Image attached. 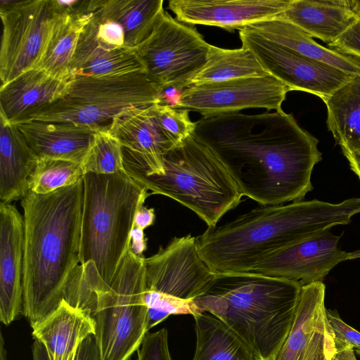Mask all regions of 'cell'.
<instances>
[{
	"mask_svg": "<svg viewBox=\"0 0 360 360\" xmlns=\"http://www.w3.org/2000/svg\"><path fill=\"white\" fill-rule=\"evenodd\" d=\"M193 136L220 161L242 195L262 205L303 200L322 160L318 139L283 110L202 117Z\"/></svg>",
	"mask_w": 360,
	"mask_h": 360,
	"instance_id": "obj_1",
	"label": "cell"
},
{
	"mask_svg": "<svg viewBox=\"0 0 360 360\" xmlns=\"http://www.w3.org/2000/svg\"><path fill=\"white\" fill-rule=\"evenodd\" d=\"M83 178L47 194L32 191L21 200L24 219L23 304L31 327L64 300L79 264Z\"/></svg>",
	"mask_w": 360,
	"mask_h": 360,
	"instance_id": "obj_2",
	"label": "cell"
},
{
	"mask_svg": "<svg viewBox=\"0 0 360 360\" xmlns=\"http://www.w3.org/2000/svg\"><path fill=\"white\" fill-rule=\"evenodd\" d=\"M360 213V197L262 205L196 237L198 255L214 273L250 272L271 255Z\"/></svg>",
	"mask_w": 360,
	"mask_h": 360,
	"instance_id": "obj_3",
	"label": "cell"
},
{
	"mask_svg": "<svg viewBox=\"0 0 360 360\" xmlns=\"http://www.w3.org/2000/svg\"><path fill=\"white\" fill-rule=\"evenodd\" d=\"M298 281L255 272L214 273L193 300L233 330L255 360H276L293 324L302 287Z\"/></svg>",
	"mask_w": 360,
	"mask_h": 360,
	"instance_id": "obj_4",
	"label": "cell"
},
{
	"mask_svg": "<svg viewBox=\"0 0 360 360\" xmlns=\"http://www.w3.org/2000/svg\"><path fill=\"white\" fill-rule=\"evenodd\" d=\"M83 184L79 265L108 285L130 249L136 212L150 193L127 172L86 173Z\"/></svg>",
	"mask_w": 360,
	"mask_h": 360,
	"instance_id": "obj_5",
	"label": "cell"
},
{
	"mask_svg": "<svg viewBox=\"0 0 360 360\" xmlns=\"http://www.w3.org/2000/svg\"><path fill=\"white\" fill-rule=\"evenodd\" d=\"M164 174L146 175L124 167L127 173L150 194L169 197L189 208L208 227L240 202L236 182L212 153L193 135L164 158Z\"/></svg>",
	"mask_w": 360,
	"mask_h": 360,
	"instance_id": "obj_6",
	"label": "cell"
},
{
	"mask_svg": "<svg viewBox=\"0 0 360 360\" xmlns=\"http://www.w3.org/2000/svg\"><path fill=\"white\" fill-rule=\"evenodd\" d=\"M145 274V257L130 247L110 284L99 277L81 281L101 360H130L148 331Z\"/></svg>",
	"mask_w": 360,
	"mask_h": 360,
	"instance_id": "obj_7",
	"label": "cell"
},
{
	"mask_svg": "<svg viewBox=\"0 0 360 360\" xmlns=\"http://www.w3.org/2000/svg\"><path fill=\"white\" fill-rule=\"evenodd\" d=\"M161 93L145 71L105 77L74 75L62 97L24 122H70L108 129L114 118L124 112L159 103Z\"/></svg>",
	"mask_w": 360,
	"mask_h": 360,
	"instance_id": "obj_8",
	"label": "cell"
},
{
	"mask_svg": "<svg viewBox=\"0 0 360 360\" xmlns=\"http://www.w3.org/2000/svg\"><path fill=\"white\" fill-rule=\"evenodd\" d=\"M145 269L148 331L169 315H194L193 300L214 275L198 255L196 238L190 234L173 238L145 258Z\"/></svg>",
	"mask_w": 360,
	"mask_h": 360,
	"instance_id": "obj_9",
	"label": "cell"
},
{
	"mask_svg": "<svg viewBox=\"0 0 360 360\" xmlns=\"http://www.w3.org/2000/svg\"><path fill=\"white\" fill-rule=\"evenodd\" d=\"M210 44L193 27L163 11L150 34L135 47L148 79L162 91H182L205 65Z\"/></svg>",
	"mask_w": 360,
	"mask_h": 360,
	"instance_id": "obj_10",
	"label": "cell"
},
{
	"mask_svg": "<svg viewBox=\"0 0 360 360\" xmlns=\"http://www.w3.org/2000/svg\"><path fill=\"white\" fill-rule=\"evenodd\" d=\"M1 85L37 68L53 26L51 0L0 1Z\"/></svg>",
	"mask_w": 360,
	"mask_h": 360,
	"instance_id": "obj_11",
	"label": "cell"
},
{
	"mask_svg": "<svg viewBox=\"0 0 360 360\" xmlns=\"http://www.w3.org/2000/svg\"><path fill=\"white\" fill-rule=\"evenodd\" d=\"M291 89L271 75L261 77L192 84L181 93L174 108L203 117L238 112L246 108L281 110Z\"/></svg>",
	"mask_w": 360,
	"mask_h": 360,
	"instance_id": "obj_12",
	"label": "cell"
},
{
	"mask_svg": "<svg viewBox=\"0 0 360 360\" xmlns=\"http://www.w3.org/2000/svg\"><path fill=\"white\" fill-rule=\"evenodd\" d=\"M242 46L250 49L264 69L291 91L312 94L321 99L353 77L324 63L307 58L241 28Z\"/></svg>",
	"mask_w": 360,
	"mask_h": 360,
	"instance_id": "obj_13",
	"label": "cell"
},
{
	"mask_svg": "<svg viewBox=\"0 0 360 360\" xmlns=\"http://www.w3.org/2000/svg\"><path fill=\"white\" fill-rule=\"evenodd\" d=\"M325 296L323 281L302 285L293 324L276 360H334L336 347Z\"/></svg>",
	"mask_w": 360,
	"mask_h": 360,
	"instance_id": "obj_14",
	"label": "cell"
},
{
	"mask_svg": "<svg viewBox=\"0 0 360 360\" xmlns=\"http://www.w3.org/2000/svg\"><path fill=\"white\" fill-rule=\"evenodd\" d=\"M153 105L124 112L114 118L108 131L123 147L124 167L162 175L165 155L179 143L159 125Z\"/></svg>",
	"mask_w": 360,
	"mask_h": 360,
	"instance_id": "obj_15",
	"label": "cell"
},
{
	"mask_svg": "<svg viewBox=\"0 0 360 360\" xmlns=\"http://www.w3.org/2000/svg\"><path fill=\"white\" fill-rule=\"evenodd\" d=\"M326 229L271 255L252 272L289 279L303 285L323 281L347 253L338 247L340 236Z\"/></svg>",
	"mask_w": 360,
	"mask_h": 360,
	"instance_id": "obj_16",
	"label": "cell"
},
{
	"mask_svg": "<svg viewBox=\"0 0 360 360\" xmlns=\"http://www.w3.org/2000/svg\"><path fill=\"white\" fill-rule=\"evenodd\" d=\"M292 0H170L169 8L179 22L189 25L241 29L276 18Z\"/></svg>",
	"mask_w": 360,
	"mask_h": 360,
	"instance_id": "obj_17",
	"label": "cell"
},
{
	"mask_svg": "<svg viewBox=\"0 0 360 360\" xmlns=\"http://www.w3.org/2000/svg\"><path fill=\"white\" fill-rule=\"evenodd\" d=\"M24 234L23 216L0 202V321L6 326L22 311Z\"/></svg>",
	"mask_w": 360,
	"mask_h": 360,
	"instance_id": "obj_18",
	"label": "cell"
},
{
	"mask_svg": "<svg viewBox=\"0 0 360 360\" xmlns=\"http://www.w3.org/2000/svg\"><path fill=\"white\" fill-rule=\"evenodd\" d=\"M37 158H52L81 163L96 129L70 122L31 120L15 124Z\"/></svg>",
	"mask_w": 360,
	"mask_h": 360,
	"instance_id": "obj_19",
	"label": "cell"
},
{
	"mask_svg": "<svg viewBox=\"0 0 360 360\" xmlns=\"http://www.w3.org/2000/svg\"><path fill=\"white\" fill-rule=\"evenodd\" d=\"M360 16V0H292L276 16L330 44Z\"/></svg>",
	"mask_w": 360,
	"mask_h": 360,
	"instance_id": "obj_20",
	"label": "cell"
},
{
	"mask_svg": "<svg viewBox=\"0 0 360 360\" xmlns=\"http://www.w3.org/2000/svg\"><path fill=\"white\" fill-rule=\"evenodd\" d=\"M69 80L57 79L40 68L30 70L0 87V115L16 124L34 111L62 97Z\"/></svg>",
	"mask_w": 360,
	"mask_h": 360,
	"instance_id": "obj_21",
	"label": "cell"
},
{
	"mask_svg": "<svg viewBox=\"0 0 360 360\" xmlns=\"http://www.w3.org/2000/svg\"><path fill=\"white\" fill-rule=\"evenodd\" d=\"M32 328L34 340L43 345L50 360H75L82 342L95 334L91 316L65 300Z\"/></svg>",
	"mask_w": 360,
	"mask_h": 360,
	"instance_id": "obj_22",
	"label": "cell"
},
{
	"mask_svg": "<svg viewBox=\"0 0 360 360\" xmlns=\"http://www.w3.org/2000/svg\"><path fill=\"white\" fill-rule=\"evenodd\" d=\"M268 41L347 75H360V59L324 47L292 23L277 17L245 26Z\"/></svg>",
	"mask_w": 360,
	"mask_h": 360,
	"instance_id": "obj_23",
	"label": "cell"
},
{
	"mask_svg": "<svg viewBox=\"0 0 360 360\" xmlns=\"http://www.w3.org/2000/svg\"><path fill=\"white\" fill-rule=\"evenodd\" d=\"M137 71H144V68L135 48L112 49L103 45L91 18L80 34L70 65V77L112 76Z\"/></svg>",
	"mask_w": 360,
	"mask_h": 360,
	"instance_id": "obj_24",
	"label": "cell"
},
{
	"mask_svg": "<svg viewBox=\"0 0 360 360\" xmlns=\"http://www.w3.org/2000/svg\"><path fill=\"white\" fill-rule=\"evenodd\" d=\"M38 158L15 124L0 115V200L11 204L30 191Z\"/></svg>",
	"mask_w": 360,
	"mask_h": 360,
	"instance_id": "obj_25",
	"label": "cell"
},
{
	"mask_svg": "<svg viewBox=\"0 0 360 360\" xmlns=\"http://www.w3.org/2000/svg\"><path fill=\"white\" fill-rule=\"evenodd\" d=\"M164 11L162 0H89L86 12L122 27L125 46L135 48L152 32Z\"/></svg>",
	"mask_w": 360,
	"mask_h": 360,
	"instance_id": "obj_26",
	"label": "cell"
},
{
	"mask_svg": "<svg viewBox=\"0 0 360 360\" xmlns=\"http://www.w3.org/2000/svg\"><path fill=\"white\" fill-rule=\"evenodd\" d=\"M322 100L328 129L342 153L360 150V75Z\"/></svg>",
	"mask_w": 360,
	"mask_h": 360,
	"instance_id": "obj_27",
	"label": "cell"
},
{
	"mask_svg": "<svg viewBox=\"0 0 360 360\" xmlns=\"http://www.w3.org/2000/svg\"><path fill=\"white\" fill-rule=\"evenodd\" d=\"M91 19L90 12L72 14L55 13L51 31L37 67L51 76L69 80L70 65L84 27Z\"/></svg>",
	"mask_w": 360,
	"mask_h": 360,
	"instance_id": "obj_28",
	"label": "cell"
},
{
	"mask_svg": "<svg viewBox=\"0 0 360 360\" xmlns=\"http://www.w3.org/2000/svg\"><path fill=\"white\" fill-rule=\"evenodd\" d=\"M193 316L196 334L193 360H255L243 340L218 318L207 312Z\"/></svg>",
	"mask_w": 360,
	"mask_h": 360,
	"instance_id": "obj_29",
	"label": "cell"
},
{
	"mask_svg": "<svg viewBox=\"0 0 360 360\" xmlns=\"http://www.w3.org/2000/svg\"><path fill=\"white\" fill-rule=\"evenodd\" d=\"M269 75L248 48L242 46L240 49H226L210 44L207 62L191 80V85Z\"/></svg>",
	"mask_w": 360,
	"mask_h": 360,
	"instance_id": "obj_30",
	"label": "cell"
},
{
	"mask_svg": "<svg viewBox=\"0 0 360 360\" xmlns=\"http://www.w3.org/2000/svg\"><path fill=\"white\" fill-rule=\"evenodd\" d=\"M84 175L81 163L58 159L39 158L29 177V190L37 194L50 193L75 184Z\"/></svg>",
	"mask_w": 360,
	"mask_h": 360,
	"instance_id": "obj_31",
	"label": "cell"
},
{
	"mask_svg": "<svg viewBox=\"0 0 360 360\" xmlns=\"http://www.w3.org/2000/svg\"><path fill=\"white\" fill-rule=\"evenodd\" d=\"M82 167L84 174L127 172L124 166L123 147L108 129H99L94 135Z\"/></svg>",
	"mask_w": 360,
	"mask_h": 360,
	"instance_id": "obj_32",
	"label": "cell"
},
{
	"mask_svg": "<svg viewBox=\"0 0 360 360\" xmlns=\"http://www.w3.org/2000/svg\"><path fill=\"white\" fill-rule=\"evenodd\" d=\"M153 108L159 125L178 143L193 135L195 122L189 118L188 110L162 103L155 104Z\"/></svg>",
	"mask_w": 360,
	"mask_h": 360,
	"instance_id": "obj_33",
	"label": "cell"
},
{
	"mask_svg": "<svg viewBox=\"0 0 360 360\" xmlns=\"http://www.w3.org/2000/svg\"><path fill=\"white\" fill-rule=\"evenodd\" d=\"M137 360H172L168 346L166 328L150 333L148 331L137 350Z\"/></svg>",
	"mask_w": 360,
	"mask_h": 360,
	"instance_id": "obj_34",
	"label": "cell"
},
{
	"mask_svg": "<svg viewBox=\"0 0 360 360\" xmlns=\"http://www.w3.org/2000/svg\"><path fill=\"white\" fill-rule=\"evenodd\" d=\"M328 45L332 50L360 59V16Z\"/></svg>",
	"mask_w": 360,
	"mask_h": 360,
	"instance_id": "obj_35",
	"label": "cell"
},
{
	"mask_svg": "<svg viewBox=\"0 0 360 360\" xmlns=\"http://www.w3.org/2000/svg\"><path fill=\"white\" fill-rule=\"evenodd\" d=\"M326 313L334 339L360 349V332L343 321L336 310L326 309Z\"/></svg>",
	"mask_w": 360,
	"mask_h": 360,
	"instance_id": "obj_36",
	"label": "cell"
},
{
	"mask_svg": "<svg viewBox=\"0 0 360 360\" xmlns=\"http://www.w3.org/2000/svg\"><path fill=\"white\" fill-rule=\"evenodd\" d=\"M32 360H50L43 345L37 340L32 347ZM75 360H101L94 335L87 337L79 347Z\"/></svg>",
	"mask_w": 360,
	"mask_h": 360,
	"instance_id": "obj_37",
	"label": "cell"
},
{
	"mask_svg": "<svg viewBox=\"0 0 360 360\" xmlns=\"http://www.w3.org/2000/svg\"><path fill=\"white\" fill-rule=\"evenodd\" d=\"M91 18L96 25L97 38L103 45L112 49L126 47L125 34L121 26L111 21L97 20L92 14Z\"/></svg>",
	"mask_w": 360,
	"mask_h": 360,
	"instance_id": "obj_38",
	"label": "cell"
},
{
	"mask_svg": "<svg viewBox=\"0 0 360 360\" xmlns=\"http://www.w3.org/2000/svg\"><path fill=\"white\" fill-rule=\"evenodd\" d=\"M155 218L154 209L148 208L142 205L136 212L134 227L144 230L154 223Z\"/></svg>",
	"mask_w": 360,
	"mask_h": 360,
	"instance_id": "obj_39",
	"label": "cell"
},
{
	"mask_svg": "<svg viewBox=\"0 0 360 360\" xmlns=\"http://www.w3.org/2000/svg\"><path fill=\"white\" fill-rule=\"evenodd\" d=\"M131 250L138 256H143V252L146 249V240L143 230L133 227L131 235Z\"/></svg>",
	"mask_w": 360,
	"mask_h": 360,
	"instance_id": "obj_40",
	"label": "cell"
},
{
	"mask_svg": "<svg viewBox=\"0 0 360 360\" xmlns=\"http://www.w3.org/2000/svg\"><path fill=\"white\" fill-rule=\"evenodd\" d=\"M336 353L335 360H356L354 349L352 345L335 340Z\"/></svg>",
	"mask_w": 360,
	"mask_h": 360,
	"instance_id": "obj_41",
	"label": "cell"
},
{
	"mask_svg": "<svg viewBox=\"0 0 360 360\" xmlns=\"http://www.w3.org/2000/svg\"><path fill=\"white\" fill-rule=\"evenodd\" d=\"M343 155L348 160L350 169L360 180V150Z\"/></svg>",
	"mask_w": 360,
	"mask_h": 360,
	"instance_id": "obj_42",
	"label": "cell"
},
{
	"mask_svg": "<svg viewBox=\"0 0 360 360\" xmlns=\"http://www.w3.org/2000/svg\"><path fill=\"white\" fill-rule=\"evenodd\" d=\"M0 360H7L6 350L2 333L0 335Z\"/></svg>",
	"mask_w": 360,
	"mask_h": 360,
	"instance_id": "obj_43",
	"label": "cell"
},
{
	"mask_svg": "<svg viewBox=\"0 0 360 360\" xmlns=\"http://www.w3.org/2000/svg\"><path fill=\"white\" fill-rule=\"evenodd\" d=\"M360 258V250L347 253V260Z\"/></svg>",
	"mask_w": 360,
	"mask_h": 360,
	"instance_id": "obj_44",
	"label": "cell"
},
{
	"mask_svg": "<svg viewBox=\"0 0 360 360\" xmlns=\"http://www.w3.org/2000/svg\"><path fill=\"white\" fill-rule=\"evenodd\" d=\"M354 352L360 356V349H354Z\"/></svg>",
	"mask_w": 360,
	"mask_h": 360,
	"instance_id": "obj_45",
	"label": "cell"
}]
</instances>
